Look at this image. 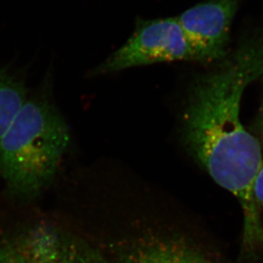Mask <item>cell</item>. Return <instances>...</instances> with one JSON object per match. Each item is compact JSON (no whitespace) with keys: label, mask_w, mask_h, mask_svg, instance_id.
I'll return each instance as SVG.
<instances>
[{"label":"cell","mask_w":263,"mask_h":263,"mask_svg":"<svg viewBox=\"0 0 263 263\" xmlns=\"http://www.w3.org/2000/svg\"><path fill=\"white\" fill-rule=\"evenodd\" d=\"M258 129L260 132H261V134L262 135L263 137V102L261 110H260V114H259Z\"/></svg>","instance_id":"obj_9"},{"label":"cell","mask_w":263,"mask_h":263,"mask_svg":"<svg viewBox=\"0 0 263 263\" xmlns=\"http://www.w3.org/2000/svg\"><path fill=\"white\" fill-rule=\"evenodd\" d=\"M174 61L205 62L177 18L139 20L125 44L92 70L89 76L110 74L132 67Z\"/></svg>","instance_id":"obj_3"},{"label":"cell","mask_w":263,"mask_h":263,"mask_svg":"<svg viewBox=\"0 0 263 263\" xmlns=\"http://www.w3.org/2000/svg\"><path fill=\"white\" fill-rule=\"evenodd\" d=\"M263 79V28L241 43L191 86L182 119L186 147L214 181L247 206L263 165L258 140L241 122V101Z\"/></svg>","instance_id":"obj_1"},{"label":"cell","mask_w":263,"mask_h":263,"mask_svg":"<svg viewBox=\"0 0 263 263\" xmlns=\"http://www.w3.org/2000/svg\"><path fill=\"white\" fill-rule=\"evenodd\" d=\"M0 263H108L94 249L53 227L40 226L0 245Z\"/></svg>","instance_id":"obj_4"},{"label":"cell","mask_w":263,"mask_h":263,"mask_svg":"<svg viewBox=\"0 0 263 263\" xmlns=\"http://www.w3.org/2000/svg\"><path fill=\"white\" fill-rule=\"evenodd\" d=\"M119 263H215L181 238L144 234L129 243Z\"/></svg>","instance_id":"obj_6"},{"label":"cell","mask_w":263,"mask_h":263,"mask_svg":"<svg viewBox=\"0 0 263 263\" xmlns=\"http://www.w3.org/2000/svg\"><path fill=\"white\" fill-rule=\"evenodd\" d=\"M241 0H209L177 16L187 37L205 62L220 61L227 54L232 23Z\"/></svg>","instance_id":"obj_5"},{"label":"cell","mask_w":263,"mask_h":263,"mask_svg":"<svg viewBox=\"0 0 263 263\" xmlns=\"http://www.w3.org/2000/svg\"><path fill=\"white\" fill-rule=\"evenodd\" d=\"M254 194H255V199L258 208L263 210V165L259 172L258 176L256 177L255 186H254Z\"/></svg>","instance_id":"obj_8"},{"label":"cell","mask_w":263,"mask_h":263,"mask_svg":"<svg viewBox=\"0 0 263 263\" xmlns=\"http://www.w3.org/2000/svg\"><path fill=\"white\" fill-rule=\"evenodd\" d=\"M28 97L25 80L9 67H0V141Z\"/></svg>","instance_id":"obj_7"},{"label":"cell","mask_w":263,"mask_h":263,"mask_svg":"<svg viewBox=\"0 0 263 263\" xmlns=\"http://www.w3.org/2000/svg\"><path fill=\"white\" fill-rule=\"evenodd\" d=\"M69 127L47 84L27 97L0 141V176L19 197H33L52 181L70 144Z\"/></svg>","instance_id":"obj_2"}]
</instances>
